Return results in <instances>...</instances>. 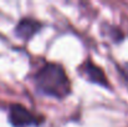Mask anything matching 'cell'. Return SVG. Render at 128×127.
Instances as JSON below:
<instances>
[{
  "instance_id": "obj_2",
  "label": "cell",
  "mask_w": 128,
  "mask_h": 127,
  "mask_svg": "<svg viewBox=\"0 0 128 127\" xmlns=\"http://www.w3.org/2000/svg\"><path fill=\"white\" fill-rule=\"evenodd\" d=\"M9 121L14 127L39 126L42 118L22 105L14 103L9 108Z\"/></svg>"
},
{
  "instance_id": "obj_5",
  "label": "cell",
  "mask_w": 128,
  "mask_h": 127,
  "mask_svg": "<svg viewBox=\"0 0 128 127\" xmlns=\"http://www.w3.org/2000/svg\"><path fill=\"white\" fill-rule=\"evenodd\" d=\"M122 72H123V75H124V76L128 79V65H126V67L122 70Z\"/></svg>"
},
{
  "instance_id": "obj_3",
  "label": "cell",
  "mask_w": 128,
  "mask_h": 127,
  "mask_svg": "<svg viewBox=\"0 0 128 127\" xmlns=\"http://www.w3.org/2000/svg\"><path fill=\"white\" fill-rule=\"evenodd\" d=\"M78 72L82 76H85L87 79V81H90L92 84L101 85V86H104V87L110 86L103 70L101 67H98L96 64H93V61L90 60V59L86 60L85 62L78 67Z\"/></svg>"
},
{
  "instance_id": "obj_1",
  "label": "cell",
  "mask_w": 128,
  "mask_h": 127,
  "mask_svg": "<svg viewBox=\"0 0 128 127\" xmlns=\"http://www.w3.org/2000/svg\"><path fill=\"white\" fill-rule=\"evenodd\" d=\"M36 90L45 96L62 100L71 93V81L64 67L56 62H46L34 75Z\"/></svg>"
},
{
  "instance_id": "obj_4",
  "label": "cell",
  "mask_w": 128,
  "mask_h": 127,
  "mask_svg": "<svg viewBox=\"0 0 128 127\" xmlns=\"http://www.w3.org/2000/svg\"><path fill=\"white\" fill-rule=\"evenodd\" d=\"M42 28V24L35 19L24 18L15 26V35L22 41H30Z\"/></svg>"
}]
</instances>
